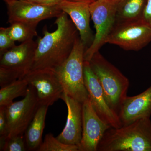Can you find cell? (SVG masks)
Returning <instances> with one entry per match:
<instances>
[{"label": "cell", "mask_w": 151, "mask_h": 151, "mask_svg": "<svg viewBox=\"0 0 151 151\" xmlns=\"http://www.w3.org/2000/svg\"><path fill=\"white\" fill-rule=\"evenodd\" d=\"M57 29L52 32L44 28L43 37H38L31 71H55L65 62L72 51L77 38V28L68 14L63 12L56 18Z\"/></svg>", "instance_id": "1"}, {"label": "cell", "mask_w": 151, "mask_h": 151, "mask_svg": "<svg viewBox=\"0 0 151 151\" xmlns=\"http://www.w3.org/2000/svg\"><path fill=\"white\" fill-rule=\"evenodd\" d=\"M97 151H151V120L139 119L107 130Z\"/></svg>", "instance_id": "2"}, {"label": "cell", "mask_w": 151, "mask_h": 151, "mask_svg": "<svg viewBox=\"0 0 151 151\" xmlns=\"http://www.w3.org/2000/svg\"><path fill=\"white\" fill-rule=\"evenodd\" d=\"M89 62L103 89L107 103L119 114L122 103L127 97L129 79L99 51L94 54Z\"/></svg>", "instance_id": "3"}, {"label": "cell", "mask_w": 151, "mask_h": 151, "mask_svg": "<svg viewBox=\"0 0 151 151\" xmlns=\"http://www.w3.org/2000/svg\"><path fill=\"white\" fill-rule=\"evenodd\" d=\"M86 49L78 37L70 55L54 71L64 92L81 103L89 98L84 81V54Z\"/></svg>", "instance_id": "4"}, {"label": "cell", "mask_w": 151, "mask_h": 151, "mask_svg": "<svg viewBox=\"0 0 151 151\" xmlns=\"http://www.w3.org/2000/svg\"><path fill=\"white\" fill-rule=\"evenodd\" d=\"M37 42L33 39L15 45L1 56L0 82L6 86L23 78L33 62Z\"/></svg>", "instance_id": "5"}, {"label": "cell", "mask_w": 151, "mask_h": 151, "mask_svg": "<svg viewBox=\"0 0 151 151\" xmlns=\"http://www.w3.org/2000/svg\"><path fill=\"white\" fill-rule=\"evenodd\" d=\"M120 0H97L89 5L96 33L91 45L86 49L84 61L89 62L104 45L116 24L117 6Z\"/></svg>", "instance_id": "6"}, {"label": "cell", "mask_w": 151, "mask_h": 151, "mask_svg": "<svg viewBox=\"0 0 151 151\" xmlns=\"http://www.w3.org/2000/svg\"><path fill=\"white\" fill-rule=\"evenodd\" d=\"M151 42V28L142 19L116 24L106 41L126 50L137 51Z\"/></svg>", "instance_id": "7"}, {"label": "cell", "mask_w": 151, "mask_h": 151, "mask_svg": "<svg viewBox=\"0 0 151 151\" xmlns=\"http://www.w3.org/2000/svg\"><path fill=\"white\" fill-rule=\"evenodd\" d=\"M39 106L35 89L29 85L24 98L6 106L7 138L23 136Z\"/></svg>", "instance_id": "8"}, {"label": "cell", "mask_w": 151, "mask_h": 151, "mask_svg": "<svg viewBox=\"0 0 151 151\" xmlns=\"http://www.w3.org/2000/svg\"><path fill=\"white\" fill-rule=\"evenodd\" d=\"M6 4L10 24L16 22L38 24L43 20L58 17L63 12L58 5L45 6L28 0H13Z\"/></svg>", "instance_id": "9"}, {"label": "cell", "mask_w": 151, "mask_h": 151, "mask_svg": "<svg viewBox=\"0 0 151 151\" xmlns=\"http://www.w3.org/2000/svg\"><path fill=\"white\" fill-rule=\"evenodd\" d=\"M84 76L88 98L97 115L112 128L118 129L122 127L119 115L107 103L100 83L88 61H84Z\"/></svg>", "instance_id": "10"}, {"label": "cell", "mask_w": 151, "mask_h": 151, "mask_svg": "<svg viewBox=\"0 0 151 151\" xmlns=\"http://www.w3.org/2000/svg\"><path fill=\"white\" fill-rule=\"evenodd\" d=\"M23 78L29 85L35 89L39 105L49 107L61 99L64 89L54 71L45 70L31 71Z\"/></svg>", "instance_id": "11"}, {"label": "cell", "mask_w": 151, "mask_h": 151, "mask_svg": "<svg viewBox=\"0 0 151 151\" xmlns=\"http://www.w3.org/2000/svg\"><path fill=\"white\" fill-rule=\"evenodd\" d=\"M82 137L79 151H97L105 132L111 128L97 115L89 98L82 103Z\"/></svg>", "instance_id": "12"}, {"label": "cell", "mask_w": 151, "mask_h": 151, "mask_svg": "<svg viewBox=\"0 0 151 151\" xmlns=\"http://www.w3.org/2000/svg\"><path fill=\"white\" fill-rule=\"evenodd\" d=\"M61 99L67 106V121L65 127L57 139L64 144L78 147L82 137V103L65 92H63Z\"/></svg>", "instance_id": "13"}, {"label": "cell", "mask_w": 151, "mask_h": 151, "mask_svg": "<svg viewBox=\"0 0 151 151\" xmlns=\"http://www.w3.org/2000/svg\"><path fill=\"white\" fill-rule=\"evenodd\" d=\"M89 4L64 0L58 5L60 9L70 16L86 49L92 44L94 35L90 26L91 18Z\"/></svg>", "instance_id": "14"}, {"label": "cell", "mask_w": 151, "mask_h": 151, "mask_svg": "<svg viewBox=\"0 0 151 151\" xmlns=\"http://www.w3.org/2000/svg\"><path fill=\"white\" fill-rule=\"evenodd\" d=\"M118 114L122 126H127L139 119H150L151 86L141 94L127 97Z\"/></svg>", "instance_id": "15"}, {"label": "cell", "mask_w": 151, "mask_h": 151, "mask_svg": "<svg viewBox=\"0 0 151 151\" xmlns=\"http://www.w3.org/2000/svg\"><path fill=\"white\" fill-rule=\"evenodd\" d=\"M48 107L46 105H39L25 132L26 145L28 150L37 151L42 143V134Z\"/></svg>", "instance_id": "16"}, {"label": "cell", "mask_w": 151, "mask_h": 151, "mask_svg": "<svg viewBox=\"0 0 151 151\" xmlns=\"http://www.w3.org/2000/svg\"><path fill=\"white\" fill-rule=\"evenodd\" d=\"M147 0H120L117 6L116 24L142 19Z\"/></svg>", "instance_id": "17"}, {"label": "cell", "mask_w": 151, "mask_h": 151, "mask_svg": "<svg viewBox=\"0 0 151 151\" xmlns=\"http://www.w3.org/2000/svg\"><path fill=\"white\" fill-rule=\"evenodd\" d=\"M29 84L23 78L2 87L0 90V106H7L13 103L17 97L25 96L27 93Z\"/></svg>", "instance_id": "18"}, {"label": "cell", "mask_w": 151, "mask_h": 151, "mask_svg": "<svg viewBox=\"0 0 151 151\" xmlns=\"http://www.w3.org/2000/svg\"><path fill=\"white\" fill-rule=\"evenodd\" d=\"M38 24L22 22H16L11 24L8 27L10 36L14 41L24 42L33 39L37 36L36 27Z\"/></svg>", "instance_id": "19"}, {"label": "cell", "mask_w": 151, "mask_h": 151, "mask_svg": "<svg viewBox=\"0 0 151 151\" xmlns=\"http://www.w3.org/2000/svg\"><path fill=\"white\" fill-rule=\"evenodd\" d=\"M37 151H79L78 146L61 142L51 133L47 134Z\"/></svg>", "instance_id": "20"}, {"label": "cell", "mask_w": 151, "mask_h": 151, "mask_svg": "<svg viewBox=\"0 0 151 151\" xmlns=\"http://www.w3.org/2000/svg\"><path fill=\"white\" fill-rule=\"evenodd\" d=\"M27 150L23 136H16L7 138L0 151H25Z\"/></svg>", "instance_id": "21"}, {"label": "cell", "mask_w": 151, "mask_h": 151, "mask_svg": "<svg viewBox=\"0 0 151 151\" xmlns=\"http://www.w3.org/2000/svg\"><path fill=\"white\" fill-rule=\"evenodd\" d=\"M14 41L10 36L8 27L0 28V57L6 52L15 46Z\"/></svg>", "instance_id": "22"}, {"label": "cell", "mask_w": 151, "mask_h": 151, "mask_svg": "<svg viewBox=\"0 0 151 151\" xmlns=\"http://www.w3.org/2000/svg\"><path fill=\"white\" fill-rule=\"evenodd\" d=\"M8 124L6 106H0V137H7Z\"/></svg>", "instance_id": "23"}, {"label": "cell", "mask_w": 151, "mask_h": 151, "mask_svg": "<svg viewBox=\"0 0 151 151\" xmlns=\"http://www.w3.org/2000/svg\"><path fill=\"white\" fill-rule=\"evenodd\" d=\"M142 20L151 28V0H147L143 13Z\"/></svg>", "instance_id": "24"}, {"label": "cell", "mask_w": 151, "mask_h": 151, "mask_svg": "<svg viewBox=\"0 0 151 151\" xmlns=\"http://www.w3.org/2000/svg\"><path fill=\"white\" fill-rule=\"evenodd\" d=\"M45 6H54L59 4L64 0H28Z\"/></svg>", "instance_id": "25"}, {"label": "cell", "mask_w": 151, "mask_h": 151, "mask_svg": "<svg viewBox=\"0 0 151 151\" xmlns=\"http://www.w3.org/2000/svg\"><path fill=\"white\" fill-rule=\"evenodd\" d=\"M67 1H70L75 2H80L87 3V4H92L97 0H67Z\"/></svg>", "instance_id": "26"}, {"label": "cell", "mask_w": 151, "mask_h": 151, "mask_svg": "<svg viewBox=\"0 0 151 151\" xmlns=\"http://www.w3.org/2000/svg\"><path fill=\"white\" fill-rule=\"evenodd\" d=\"M6 3L8 2L9 1H13V0H3Z\"/></svg>", "instance_id": "27"}, {"label": "cell", "mask_w": 151, "mask_h": 151, "mask_svg": "<svg viewBox=\"0 0 151 151\" xmlns=\"http://www.w3.org/2000/svg\"><path fill=\"white\" fill-rule=\"evenodd\" d=\"M100 1H102V0H100Z\"/></svg>", "instance_id": "28"}]
</instances>
